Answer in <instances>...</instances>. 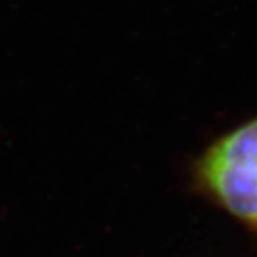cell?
<instances>
[{
	"mask_svg": "<svg viewBox=\"0 0 257 257\" xmlns=\"http://www.w3.org/2000/svg\"><path fill=\"white\" fill-rule=\"evenodd\" d=\"M202 175L230 213L257 227V118L209 150Z\"/></svg>",
	"mask_w": 257,
	"mask_h": 257,
	"instance_id": "6da1fadb",
	"label": "cell"
}]
</instances>
